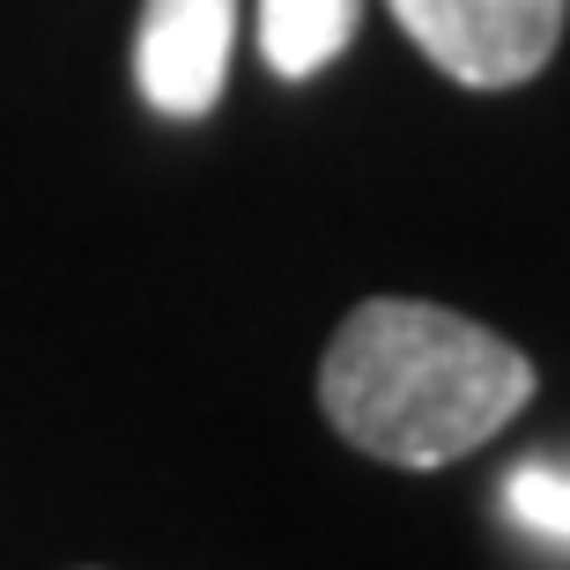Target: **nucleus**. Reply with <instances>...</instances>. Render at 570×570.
Segmentation results:
<instances>
[{"label": "nucleus", "mask_w": 570, "mask_h": 570, "mask_svg": "<svg viewBox=\"0 0 570 570\" xmlns=\"http://www.w3.org/2000/svg\"><path fill=\"white\" fill-rule=\"evenodd\" d=\"M533 401V363L466 312L371 296L318 363V407L385 466H452Z\"/></svg>", "instance_id": "f257e3e1"}, {"label": "nucleus", "mask_w": 570, "mask_h": 570, "mask_svg": "<svg viewBox=\"0 0 570 570\" xmlns=\"http://www.w3.org/2000/svg\"><path fill=\"white\" fill-rule=\"evenodd\" d=\"M423 60L466 89H519L556 60L570 0H385Z\"/></svg>", "instance_id": "f03ea898"}, {"label": "nucleus", "mask_w": 570, "mask_h": 570, "mask_svg": "<svg viewBox=\"0 0 570 570\" xmlns=\"http://www.w3.org/2000/svg\"><path fill=\"white\" fill-rule=\"evenodd\" d=\"M230 45H237V0H141L134 82L164 119H200L230 82Z\"/></svg>", "instance_id": "7ed1b4c3"}, {"label": "nucleus", "mask_w": 570, "mask_h": 570, "mask_svg": "<svg viewBox=\"0 0 570 570\" xmlns=\"http://www.w3.org/2000/svg\"><path fill=\"white\" fill-rule=\"evenodd\" d=\"M363 0H259V60L282 82H304L318 67H334L356 38Z\"/></svg>", "instance_id": "20e7f679"}, {"label": "nucleus", "mask_w": 570, "mask_h": 570, "mask_svg": "<svg viewBox=\"0 0 570 570\" xmlns=\"http://www.w3.org/2000/svg\"><path fill=\"white\" fill-rule=\"evenodd\" d=\"M504 511L527 533L570 549V460H519L504 474Z\"/></svg>", "instance_id": "39448f33"}]
</instances>
